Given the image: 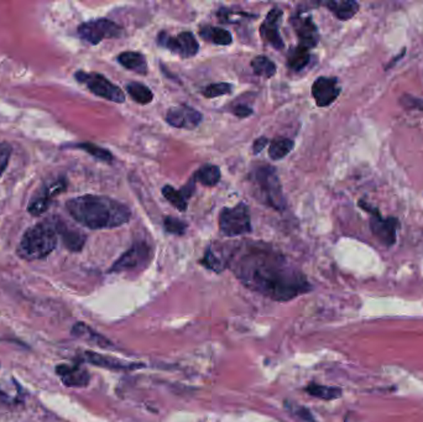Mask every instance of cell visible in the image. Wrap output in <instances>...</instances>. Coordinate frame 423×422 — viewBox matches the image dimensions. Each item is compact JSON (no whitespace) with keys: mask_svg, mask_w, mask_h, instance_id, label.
<instances>
[{"mask_svg":"<svg viewBox=\"0 0 423 422\" xmlns=\"http://www.w3.org/2000/svg\"><path fill=\"white\" fill-rule=\"evenodd\" d=\"M232 268L247 289L275 301L286 302L311 290L306 276L284 256L262 248L234 255Z\"/></svg>","mask_w":423,"mask_h":422,"instance_id":"1","label":"cell"},{"mask_svg":"<svg viewBox=\"0 0 423 422\" xmlns=\"http://www.w3.org/2000/svg\"><path fill=\"white\" fill-rule=\"evenodd\" d=\"M72 218L90 229H108L128 223L130 211L125 204L103 196L86 195L66 204Z\"/></svg>","mask_w":423,"mask_h":422,"instance_id":"2","label":"cell"},{"mask_svg":"<svg viewBox=\"0 0 423 422\" xmlns=\"http://www.w3.org/2000/svg\"><path fill=\"white\" fill-rule=\"evenodd\" d=\"M58 231L53 223L41 222L28 229L21 238L18 254L25 260H38L50 255L58 246Z\"/></svg>","mask_w":423,"mask_h":422,"instance_id":"3","label":"cell"},{"mask_svg":"<svg viewBox=\"0 0 423 422\" xmlns=\"http://www.w3.org/2000/svg\"><path fill=\"white\" fill-rule=\"evenodd\" d=\"M254 181L257 190L260 192L262 202L279 211L285 209V197L282 194L280 180L276 175L274 167H264L257 169L254 175Z\"/></svg>","mask_w":423,"mask_h":422,"instance_id":"4","label":"cell"},{"mask_svg":"<svg viewBox=\"0 0 423 422\" xmlns=\"http://www.w3.org/2000/svg\"><path fill=\"white\" fill-rule=\"evenodd\" d=\"M219 228L227 237H238L252 232L247 204H239L233 209H224L219 216Z\"/></svg>","mask_w":423,"mask_h":422,"instance_id":"5","label":"cell"},{"mask_svg":"<svg viewBox=\"0 0 423 422\" xmlns=\"http://www.w3.org/2000/svg\"><path fill=\"white\" fill-rule=\"evenodd\" d=\"M359 206L370 214V229L376 239L385 247H392L396 243V233L400 228L399 219L396 217L384 218L379 209L364 201H359Z\"/></svg>","mask_w":423,"mask_h":422,"instance_id":"6","label":"cell"},{"mask_svg":"<svg viewBox=\"0 0 423 422\" xmlns=\"http://www.w3.org/2000/svg\"><path fill=\"white\" fill-rule=\"evenodd\" d=\"M77 33L82 40L91 45H98L105 38H120L123 28L114 21L108 19H97L87 21L78 26Z\"/></svg>","mask_w":423,"mask_h":422,"instance_id":"7","label":"cell"},{"mask_svg":"<svg viewBox=\"0 0 423 422\" xmlns=\"http://www.w3.org/2000/svg\"><path fill=\"white\" fill-rule=\"evenodd\" d=\"M76 80L88 87L92 93L105 100H112L115 103H124L125 95L123 90L118 85H113L109 80L100 73H86V72H77Z\"/></svg>","mask_w":423,"mask_h":422,"instance_id":"8","label":"cell"},{"mask_svg":"<svg viewBox=\"0 0 423 422\" xmlns=\"http://www.w3.org/2000/svg\"><path fill=\"white\" fill-rule=\"evenodd\" d=\"M157 43L182 58L193 57L200 50V43L196 40L195 35L188 31L178 33L175 38L168 36L166 33H160Z\"/></svg>","mask_w":423,"mask_h":422,"instance_id":"9","label":"cell"},{"mask_svg":"<svg viewBox=\"0 0 423 422\" xmlns=\"http://www.w3.org/2000/svg\"><path fill=\"white\" fill-rule=\"evenodd\" d=\"M151 259V250L145 243H138L124 253L118 260L110 268V273H122V271L135 270L139 268L148 265Z\"/></svg>","mask_w":423,"mask_h":422,"instance_id":"10","label":"cell"},{"mask_svg":"<svg viewBox=\"0 0 423 422\" xmlns=\"http://www.w3.org/2000/svg\"><path fill=\"white\" fill-rule=\"evenodd\" d=\"M65 190H66L65 179H60V180L48 184L31 199V202L28 206V212L33 216H41L48 211L50 204L53 202V197L60 195Z\"/></svg>","mask_w":423,"mask_h":422,"instance_id":"11","label":"cell"},{"mask_svg":"<svg viewBox=\"0 0 423 422\" xmlns=\"http://www.w3.org/2000/svg\"><path fill=\"white\" fill-rule=\"evenodd\" d=\"M341 85L334 77H318L312 85V95L318 107H328L341 95Z\"/></svg>","mask_w":423,"mask_h":422,"instance_id":"12","label":"cell"},{"mask_svg":"<svg viewBox=\"0 0 423 422\" xmlns=\"http://www.w3.org/2000/svg\"><path fill=\"white\" fill-rule=\"evenodd\" d=\"M166 122L173 128L195 129L202 122V114L188 105H178L167 112Z\"/></svg>","mask_w":423,"mask_h":422,"instance_id":"13","label":"cell"},{"mask_svg":"<svg viewBox=\"0 0 423 422\" xmlns=\"http://www.w3.org/2000/svg\"><path fill=\"white\" fill-rule=\"evenodd\" d=\"M281 18H282V10L272 9L267 14V19L262 23V28H260L262 38L276 50L284 48V41L279 33Z\"/></svg>","mask_w":423,"mask_h":422,"instance_id":"14","label":"cell"},{"mask_svg":"<svg viewBox=\"0 0 423 422\" xmlns=\"http://www.w3.org/2000/svg\"><path fill=\"white\" fill-rule=\"evenodd\" d=\"M294 28L300 38V46L312 48L317 46L319 41L318 28L309 16H301L294 19Z\"/></svg>","mask_w":423,"mask_h":422,"instance_id":"15","label":"cell"},{"mask_svg":"<svg viewBox=\"0 0 423 422\" xmlns=\"http://www.w3.org/2000/svg\"><path fill=\"white\" fill-rule=\"evenodd\" d=\"M58 374L60 375L63 384L70 388H83L90 383V374L81 366H67L62 364L56 368Z\"/></svg>","mask_w":423,"mask_h":422,"instance_id":"16","label":"cell"},{"mask_svg":"<svg viewBox=\"0 0 423 422\" xmlns=\"http://www.w3.org/2000/svg\"><path fill=\"white\" fill-rule=\"evenodd\" d=\"M83 358H85V361L91 363L93 366L110 370H134L144 366L143 364L127 363V362L120 361L113 357L103 356V354L95 353V352H86Z\"/></svg>","mask_w":423,"mask_h":422,"instance_id":"17","label":"cell"},{"mask_svg":"<svg viewBox=\"0 0 423 422\" xmlns=\"http://www.w3.org/2000/svg\"><path fill=\"white\" fill-rule=\"evenodd\" d=\"M53 226L56 228L58 236H61L63 244L66 246L67 249H70L72 252L81 250L86 243L85 234H82L80 231L68 227L65 222H62L61 219H56Z\"/></svg>","mask_w":423,"mask_h":422,"instance_id":"18","label":"cell"},{"mask_svg":"<svg viewBox=\"0 0 423 422\" xmlns=\"http://www.w3.org/2000/svg\"><path fill=\"white\" fill-rule=\"evenodd\" d=\"M72 334L77 338H81L85 341L93 343L95 346L102 347V348H110L112 343L109 339L100 336V333L93 331L91 327H88L85 323L78 322L72 328Z\"/></svg>","mask_w":423,"mask_h":422,"instance_id":"19","label":"cell"},{"mask_svg":"<svg viewBox=\"0 0 423 422\" xmlns=\"http://www.w3.org/2000/svg\"><path fill=\"white\" fill-rule=\"evenodd\" d=\"M324 5L332 11L333 14L337 16L338 19L343 20V21L352 19L353 16L359 11V4L353 0L327 1V3H324Z\"/></svg>","mask_w":423,"mask_h":422,"instance_id":"20","label":"cell"},{"mask_svg":"<svg viewBox=\"0 0 423 422\" xmlns=\"http://www.w3.org/2000/svg\"><path fill=\"white\" fill-rule=\"evenodd\" d=\"M118 62L122 66L128 68L130 71L136 72L139 75H145L148 72V63L145 56L141 53H133V51L120 53L118 56Z\"/></svg>","mask_w":423,"mask_h":422,"instance_id":"21","label":"cell"},{"mask_svg":"<svg viewBox=\"0 0 423 422\" xmlns=\"http://www.w3.org/2000/svg\"><path fill=\"white\" fill-rule=\"evenodd\" d=\"M200 36L214 43V45H220V46H227L233 43V36L229 33L228 30H224L222 28H215V26H207V28H200Z\"/></svg>","mask_w":423,"mask_h":422,"instance_id":"22","label":"cell"},{"mask_svg":"<svg viewBox=\"0 0 423 422\" xmlns=\"http://www.w3.org/2000/svg\"><path fill=\"white\" fill-rule=\"evenodd\" d=\"M309 60H311V55H309V48L299 45L297 48L291 50L290 53H289L287 66L292 71H301L309 65Z\"/></svg>","mask_w":423,"mask_h":422,"instance_id":"23","label":"cell"},{"mask_svg":"<svg viewBox=\"0 0 423 422\" xmlns=\"http://www.w3.org/2000/svg\"><path fill=\"white\" fill-rule=\"evenodd\" d=\"M306 393L314 398L322 400H336L342 396V389L336 386H326V385L309 384L306 388Z\"/></svg>","mask_w":423,"mask_h":422,"instance_id":"24","label":"cell"},{"mask_svg":"<svg viewBox=\"0 0 423 422\" xmlns=\"http://www.w3.org/2000/svg\"><path fill=\"white\" fill-rule=\"evenodd\" d=\"M193 179L195 181L200 182L202 185L212 187V186L217 185L220 181V170L215 165H205L196 172Z\"/></svg>","mask_w":423,"mask_h":422,"instance_id":"25","label":"cell"},{"mask_svg":"<svg viewBox=\"0 0 423 422\" xmlns=\"http://www.w3.org/2000/svg\"><path fill=\"white\" fill-rule=\"evenodd\" d=\"M129 95L139 105H149L154 100V95L148 87L138 82H132L127 85Z\"/></svg>","mask_w":423,"mask_h":422,"instance_id":"26","label":"cell"},{"mask_svg":"<svg viewBox=\"0 0 423 422\" xmlns=\"http://www.w3.org/2000/svg\"><path fill=\"white\" fill-rule=\"evenodd\" d=\"M252 71L257 76L265 77V78H272V76H275V63L269 57H255L252 61Z\"/></svg>","mask_w":423,"mask_h":422,"instance_id":"27","label":"cell"},{"mask_svg":"<svg viewBox=\"0 0 423 422\" xmlns=\"http://www.w3.org/2000/svg\"><path fill=\"white\" fill-rule=\"evenodd\" d=\"M294 147H295V142L291 139H276L270 145L269 157H272V160H281L286 155H289V152L294 149Z\"/></svg>","mask_w":423,"mask_h":422,"instance_id":"28","label":"cell"},{"mask_svg":"<svg viewBox=\"0 0 423 422\" xmlns=\"http://www.w3.org/2000/svg\"><path fill=\"white\" fill-rule=\"evenodd\" d=\"M162 195L165 196V199L175 206L180 212H185L187 209V197L183 195L182 191H177L171 186H165L162 189Z\"/></svg>","mask_w":423,"mask_h":422,"instance_id":"29","label":"cell"},{"mask_svg":"<svg viewBox=\"0 0 423 422\" xmlns=\"http://www.w3.org/2000/svg\"><path fill=\"white\" fill-rule=\"evenodd\" d=\"M77 149H81L85 152H88L92 157L98 159L100 162H110L113 160V157L108 150H105L103 147H97L95 144L91 142H83V144H77Z\"/></svg>","mask_w":423,"mask_h":422,"instance_id":"30","label":"cell"},{"mask_svg":"<svg viewBox=\"0 0 423 422\" xmlns=\"http://www.w3.org/2000/svg\"><path fill=\"white\" fill-rule=\"evenodd\" d=\"M202 264L207 266L210 270L215 271V273H220V271L225 269L227 263H224L223 259H220L215 252H214L213 248L210 247L207 253H205V258L202 260Z\"/></svg>","mask_w":423,"mask_h":422,"instance_id":"31","label":"cell"},{"mask_svg":"<svg viewBox=\"0 0 423 422\" xmlns=\"http://www.w3.org/2000/svg\"><path fill=\"white\" fill-rule=\"evenodd\" d=\"M232 90H233V85L222 82V83H214V85H208L203 90V95L207 98H215L219 95H229V93H232Z\"/></svg>","mask_w":423,"mask_h":422,"instance_id":"32","label":"cell"},{"mask_svg":"<svg viewBox=\"0 0 423 422\" xmlns=\"http://www.w3.org/2000/svg\"><path fill=\"white\" fill-rule=\"evenodd\" d=\"M164 226L166 232L175 234V236H183L187 229V224L185 222H182L180 219L173 218V217H167L164 221Z\"/></svg>","mask_w":423,"mask_h":422,"instance_id":"33","label":"cell"},{"mask_svg":"<svg viewBox=\"0 0 423 422\" xmlns=\"http://www.w3.org/2000/svg\"><path fill=\"white\" fill-rule=\"evenodd\" d=\"M289 411L292 415H295L296 418L302 420V421L314 422V415L311 413L309 408L296 406V405L291 403L290 406H289Z\"/></svg>","mask_w":423,"mask_h":422,"instance_id":"34","label":"cell"},{"mask_svg":"<svg viewBox=\"0 0 423 422\" xmlns=\"http://www.w3.org/2000/svg\"><path fill=\"white\" fill-rule=\"evenodd\" d=\"M10 154H11V147L5 142H0V176L3 175V172L8 167Z\"/></svg>","mask_w":423,"mask_h":422,"instance_id":"35","label":"cell"},{"mask_svg":"<svg viewBox=\"0 0 423 422\" xmlns=\"http://www.w3.org/2000/svg\"><path fill=\"white\" fill-rule=\"evenodd\" d=\"M234 114L239 118H247L250 114H252V110L247 105H238V107L234 108Z\"/></svg>","mask_w":423,"mask_h":422,"instance_id":"36","label":"cell"},{"mask_svg":"<svg viewBox=\"0 0 423 422\" xmlns=\"http://www.w3.org/2000/svg\"><path fill=\"white\" fill-rule=\"evenodd\" d=\"M267 138L257 139V140L254 142V145H252V152H254V154H259V152H262V150H264V147H267Z\"/></svg>","mask_w":423,"mask_h":422,"instance_id":"37","label":"cell"}]
</instances>
